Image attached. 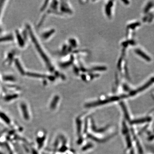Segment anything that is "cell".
Listing matches in <instances>:
<instances>
[{
  "mask_svg": "<svg viewBox=\"0 0 154 154\" xmlns=\"http://www.w3.org/2000/svg\"><path fill=\"white\" fill-rule=\"evenodd\" d=\"M15 42L18 48L20 49H25L28 46L29 40L28 30L24 26L23 28H18L14 32Z\"/></svg>",
  "mask_w": 154,
  "mask_h": 154,
  "instance_id": "cell-1",
  "label": "cell"
},
{
  "mask_svg": "<svg viewBox=\"0 0 154 154\" xmlns=\"http://www.w3.org/2000/svg\"><path fill=\"white\" fill-rule=\"evenodd\" d=\"M18 56V52L16 48H11L9 49L5 53L4 55L3 64L6 66L13 65L14 60Z\"/></svg>",
  "mask_w": 154,
  "mask_h": 154,
  "instance_id": "cell-2",
  "label": "cell"
},
{
  "mask_svg": "<svg viewBox=\"0 0 154 154\" xmlns=\"http://www.w3.org/2000/svg\"><path fill=\"white\" fill-rule=\"evenodd\" d=\"M13 66L18 73L22 76H25L28 70L25 68L24 63L19 56L16 58L13 64Z\"/></svg>",
  "mask_w": 154,
  "mask_h": 154,
  "instance_id": "cell-3",
  "label": "cell"
},
{
  "mask_svg": "<svg viewBox=\"0 0 154 154\" xmlns=\"http://www.w3.org/2000/svg\"><path fill=\"white\" fill-rule=\"evenodd\" d=\"M14 42H15L14 32L3 33L0 35V44H6Z\"/></svg>",
  "mask_w": 154,
  "mask_h": 154,
  "instance_id": "cell-4",
  "label": "cell"
},
{
  "mask_svg": "<svg viewBox=\"0 0 154 154\" xmlns=\"http://www.w3.org/2000/svg\"><path fill=\"white\" fill-rule=\"evenodd\" d=\"M28 106L27 103L24 101H22L19 104V109L20 113H21L22 117L25 119L26 121H28L30 119L29 111H28L29 108Z\"/></svg>",
  "mask_w": 154,
  "mask_h": 154,
  "instance_id": "cell-5",
  "label": "cell"
},
{
  "mask_svg": "<svg viewBox=\"0 0 154 154\" xmlns=\"http://www.w3.org/2000/svg\"><path fill=\"white\" fill-rule=\"evenodd\" d=\"M2 82L12 84L15 83L17 82V78L14 74L12 73H5L2 75Z\"/></svg>",
  "mask_w": 154,
  "mask_h": 154,
  "instance_id": "cell-6",
  "label": "cell"
},
{
  "mask_svg": "<svg viewBox=\"0 0 154 154\" xmlns=\"http://www.w3.org/2000/svg\"><path fill=\"white\" fill-rule=\"evenodd\" d=\"M8 1H0V24H1V19L2 17L4 11L5 9L6 6L8 4Z\"/></svg>",
  "mask_w": 154,
  "mask_h": 154,
  "instance_id": "cell-7",
  "label": "cell"
},
{
  "mask_svg": "<svg viewBox=\"0 0 154 154\" xmlns=\"http://www.w3.org/2000/svg\"><path fill=\"white\" fill-rule=\"evenodd\" d=\"M2 82V75L0 74V83Z\"/></svg>",
  "mask_w": 154,
  "mask_h": 154,
  "instance_id": "cell-8",
  "label": "cell"
}]
</instances>
